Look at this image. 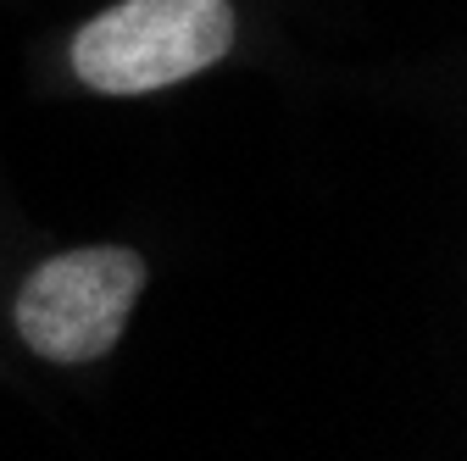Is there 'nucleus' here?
<instances>
[{
  "label": "nucleus",
  "mask_w": 467,
  "mask_h": 461,
  "mask_svg": "<svg viewBox=\"0 0 467 461\" xmlns=\"http://www.w3.org/2000/svg\"><path fill=\"white\" fill-rule=\"evenodd\" d=\"M234 34V0H111L73 34L67 62L84 89L134 100L217 67Z\"/></svg>",
  "instance_id": "nucleus-1"
},
{
  "label": "nucleus",
  "mask_w": 467,
  "mask_h": 461,
  "mask_svg": "<svg viewBox=\"0 0 467 461\" xmlns=\"http://www.w3.org/2000/svg\"><path fill=\"white\" fill-rule=\"evenodd\" d=\"M145 256L134 245H78L45 256L17 290V339L50 367H84L111 356L145 295Z\"/></svg>",
  "instance_id": "nucleus-2"
}]
</instances>
